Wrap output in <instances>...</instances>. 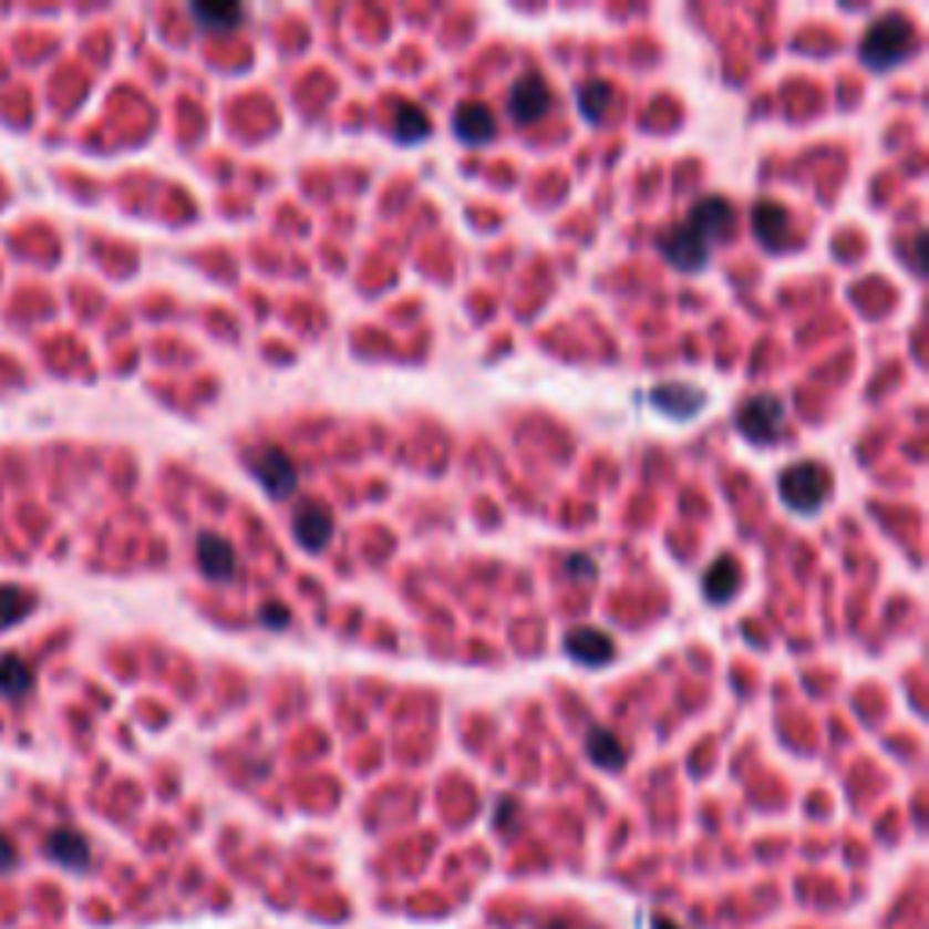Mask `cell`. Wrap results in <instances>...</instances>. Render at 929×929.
<instances>
[{
  "label": "cell",
  "instance_id": "cell-1",
  "mask_svg": "<svg viewBox=\"0 0 929 929\" xmlns=\"http://www.w3.org/2000/svg\"><path fill=\"white\" fill-rule=\"evenodd\" d=\"M915 44H919L915 25L905 16H897V11H889V16L875 19L865 30V37H860V62L875 73H886L905 62L915 51Z\"/></svg>",
  "mask_w": 929,
  "mask_h": 929
},
{
  "label": "cell",
  "instance_id": "cell-2",
  "mask_svg": "<svg viewBox=\"0 0 929 929\" xmlns=\"http://www.w3.org/2000/svg\"><path fill=\"white\" fill-rule=\"evenodd\" d=\"M777 491H781L784 505H788L792 513L814 516L832 497V473L817 462H799V465L784 468L781 479H777Z\"/></svg>",
  "mask_w": 929,
  "mask_h": 929
},
{
  "label": "cell",
  "instance_id": "cell-3",
  "mask_svg": "<svg viewBox=\"0 0 929 929\" xmlns=\"http://www.w3.org/2000/svg\"><path fill=\"white\" fill-rule=\"evenodd\" d=\"M247 468H251V476L261 483V487L269 491V497H291L298 491V468L291 462V454L272 447V443H261L251 454H247Z\"/></svg>",
  "mask_w": 929,
  "mask_h": 929
},
{
  "label": "cell",
  "instance_id": "cell-4",
  "mask_svg": "<svg viewBox=\"0 0 929 929\" xmlns=\"http://www.w3.org/2000/svg\"><path fill=\"white\" fill-rule=\"evenodd\" d=\"M737 429L752 443H763V447L766 443H774L781 436V429H784V400L774 396V392H755V396H749L741 403Z\"/></svg>",
  "mask_w": 929,
  "mask_h": 929
},
{
  "label": "cell",
  "instance_id": "cell-5",
  "mask_svg": "<svg viewBox=\"0 0 929 929\" xmlns=\"http://www.w3.org/2000/svg\"><path fill=\"white\" fill-rule=\"evenodd\" d=\"M548 106H553V91H548V84L538 73H523L513 84V91H508V116H513L516 124L541 121Z\"/></svg>",
  "mask_w": 929,
  "mask_h": 929
},
{
  "label": "cell",
  "instance_id": "cell-6",
  "mask_svg": "<svg viewBox=\"0 0 929 929\" xmlns=\"http://www.w3.org/2000/svg\"><path fill=\"white\" fill-rule=\"evenodd\" d=\"M661 255L672 261L675 269H683V272H698L704 269V261H709L712 255V244L698 237L687 221H679L675 229H669V237H661Z\"/></svg>",
  "mask_w": 929,
  "mask_h": 929
},
{
  "label": "cell",
  "instance_id": "cell-7",
  "mask_svg": "<svg viewBox=\"0 0 929 929\" xmlns=\"http://www.w3.org/2000/svg\"><path fill=\"white\" fill-rule=\"evenodd\" d=\"M196 567L207 581H229L237 574V553H233V541H226L215 530H204L196 538Z\"/></svg>",
  "mask_w": 929,
  "mask_h": 929
},
{
  "label": "cell",
  "instance_id": "cell-8",
  "mask_svg": "<svg viewBox=\"0 0 929 929\" xmlns=\"http://www.w3.org/2000/svg\"><path fill=\"white\" fill-rule=\"evenodd\" d=\"M295 538H298V545H302V548H309V553H323V548L331 545V538H334L331 508L320 505V502L298 505V513H295Z\"/></svg>",
  "mask_w": 929,
  "mask_h": 929
},
{
  "label": "cell",
  "instance_id": "cell-9",
  "mask_svg": "<svg viewBox=\"0 0 929 929\" xmlns=\"http://www.w3.org/2000/svg\"><path fill=\"white\" fill-rule=\"evenodd\" d=\"M687 226L715 247L719 240H726L730 226H734V207H730V200H723V196H704V200L693 204V211L687 215Z\"/></svg>",
  "mask_w": 929,
  "mask_h": 929
},
{
  "label": "cell",
  "instance_id": "cell-10",
  "mask_svg": "<svg viewBox=\"0 0 929 929\" xmlns=\"http://www.w3.org/2000/svg\"><path fill=\"white\" fill-rule=\"evenodd\" d=\"M562 647H567V658L585 664V669H599V664H607L618 653L613 639L607 632H599V628H570Z\"/></svg>",
  "mask_w": 929,
  "mask_h": 929
},
{
  "label": "cell",
  "instance_id": "cell-11",
  "mask_svg": "<svg viewBox=\"0 0 929 929\" xmlns=\"http://www.w3.org/2000/svg\"><path fill=\"white\" fill-rule=\"evenodd\" d=\"M451 131L457 142H465V146H483L487 138H494V113L483 106V102H462V106L454 110Z\"/></svg>",
  "mask_w": 929,
  "mask_h": 929
},
{
  "label": "cell",
  "instance_id": "cell-12",
  "mask_svg": "<svg viewBox=\"0 0 929 929\" xmlns=\"http://www.w3.org/2000/svg\"><path fill=\"white\" fill-rule=\"evenodd\" d=\"M44 849L55 865L70 868V871H87V865H91V846L84 835L73 828H55L44 839Z\"/></svg>",
  "mask_w": 929,
  "mask_h": 929
},
{
  "label": "cell",
  "instance_id": "cell-13",
  "mask_svg": "<svg viewBox=\"0 0 929 929\" xmlns=\"http://www.w3.org/2000/svg\"><path fill=\"white\" fill-rule=\"evenodd\" d=\"M741 581H744L741 559H734V556L715 559L712 567L704 570V599H709V603H726V599H734L741 592Z\"/></svg>",
  "mask_w": 929,
  "mask_h": 929
},
{
  "label": "cell",
  "instance_id": "cell-14",
  "mask_svg": "<svg viewBox=\"0 0 929 929\" xmlns=\"http://www.w3.org/2000/svg\"><path fill=\"white\" fill-rule=\"evenodd\" d=\"M650 400H653V407H658V411H664L669 417H679V422H687V417H693V414L701 411L704 392H698L693 385H683V382H669V385L653 389Z\"/></svg>",
  "mask_w": 929,
  "mask_h": 929
},
{
  "label": "cell",
  "instance_id": "cell-15",
  "mask_svg": "<svg viewBox=\"0 0 929 929\" xmlns=\"http://www.w3.org/2000/svg\"><path fill=\"white\" fill-rule=\"evenodd\" d=\"M585 749H588V758L599 766V770H621L628 763V752H625V741L613 734V730L607 726H596V730H588V741H585Z\"/></svg>",
  "mask_w": 929,
  "mask_h": 929
},
{
  "label": "cell",
  "instance_id": "cell-16",
  "mask_svg": "<svg viewBox=\"0 0 929 929\" xmlns=\"http://www.w3.org/2000/svg\"><path fill=\"white\" fill-rule=\"evenodd\" d=\"M752 226H755V237L763 240L766 251H781L784 247V233H788V211H784L781 204H758L755 215H752Z\"/></svg>",
  "mask_w": 929,
  "mask_h": 929
},
{
  "label": "cell",
  "instance_id": "cell-17",
  "mask_svg": "<svg viewBox=\"0 0 929 929\" xmlns=\"http://www.w3.org/2000/svg\"><path fill=\"white\" fill-rule=\"evenodd\" d=\"M30 690H33V669L19 658V653H4V658H0V698L19 701Z\"/></svg>",
  "mask_w": 929,
  "mask_h": 929
},
{
  "label": "cell",
  "instance_id": "cell-18",
  "mask_svg": "<svg viewBox=\"0 0 929 929\" xmlns=\"http://www.w3.org/2000/svg\"><path fill=\"white\" fill-rule=\"evenodd\" d=\"M193 22L207 33H226L244 22V8L237 4H189Z\"/></svg>",
  "mask_w": 929,
  "mask_h": 929
},
{
  "label": "cell",
  "instance_id": "cell-19",
  "mask_svg": "<svg viewBox=\"0 0 929 929\" xmlns=\"http://www.w3.org/2000/svg\"><path fill=\"white\" fill-rule=\"evenodd\" d=\"M392 135H396V142L414 146V142H422L429 135V116L417 106H396V116H392Z\"/></svg>",
  "mask_w": 929,
  "mask_h": 929
},
{
  "label": "cell",
  "instance_id": "cell-20",
  "mask_svg": "<svg viewBox=\"0 0 929 929\" xmlns=\"http://www.w3.org/2000/svg\"><path fill=\"white\" fill-rule=\"evenodd\" d=\"M607 106H610V84H603V81H588L585 87H578V110H581L592 124L603 121Z\"/></svg>",
  "mask_w": 929,
  "mask_h": 929
},
{
  "label": "cell",
  "instance_id": "cell-21",
  "mask_svg": "<svg viewBox=\"0 0 929 929\" xmlns=\"http://www.w3.org/2000/svg\"><path fill=\"white\" fill-rule=\"evenodd\" d=\"M25 613H30V596H25L22 588L0 585V628L22 621Z\"/></svg>",
  "mask_w": 929,
  "mask_h": 929
},
{
  "label": "cell",
  "instance_id": "cell-22",
  "mask_svg": "<svg viewBox=\"0 0 929 929\" xmlns=\"http://www.w3.org/2000/svg\"><path fill=\"white\" fill-rule=\"evenodd\" d=\"M567 570H570L574 581H581V578H585V581H596V570H599V567H596L592 556H570V559H567Z\"/></svg>",
  "mask_w": 929,
  "mask_h": 929
},
{
  "label": "cell",
  "instance_id": "cell-23",
  "mask_svg": "<svg viewBox=\"0 0 929 929\" xmlns=\"http://www.w3.org/2000/svg\"><path fill=\"white\" fill-rule=\"evenodd\" d=\"M261 621H266L269 628H283L287 621H291V613H287L280 603H269L266 610H261Z\"/></svg>",
  "mask_w": 929,
  "mask_h": 929
},
{
  "label": "cell",
  "instance_id": "cell-24",
  "mask_svg": "<svg viewBox=\"0 0 929 929\" xmlns=\"http://www.w3.org/2000/svg\"><path fill=\"white\" fill-rule=\"evenodd\" d=\"M11 865H16V846H11L8 835L0 832V875L11 871Z\"/></svg>",
  "mask_w": 929,
  "mask_h": 929
},
{
  "label": "cell",
  "instance_id": "cell-25",
  "mask_svg": "<svg viewBox=\"0 0 929 929\" xmlns=\"http://www.w3.org/2000/svg\"><path fill=\"white\" fill-rule=\"evenodd\" d=\"M650 926H653V929H683V926H675L672 919H664V915H653Z\"/></svg>",
  "mask_w": 929,
  "mask_h": 929
}]
</instances>
